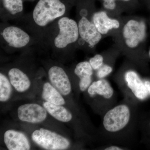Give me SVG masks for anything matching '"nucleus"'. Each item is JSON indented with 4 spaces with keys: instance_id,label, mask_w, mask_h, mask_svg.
Segmentation results:
<instances>
[{
    "instance_id": "nucleus-1",
    "label": "nucleus",
    "mask_w": 150,
    "mask_h": 150,
    "mask_svg": "<svg viewBox=\"0 0 150 150\" xmlns=\"http://www.w3.org/2000/svg\"><path fill=\"white\" fill-rule=\"evenodd\" d=\"M137 108L136 103L125 99L102 115V142L125 147L131 144L137 131Z\"/></svg>"
},
{
    "instance_id": "nucleus-2",
    "label": "nucleus",
    "mask_w": 150,
    "mask_h": 150,
    "mask_svg": "<svg viewBox=\"0 0 150 150\" xmlns=\"http://www.w3.org/2000/svg\"><path fill=\"white\" fill-rule=\"evenodd\" d=\"M87 90L90 97L96 102L98 111L102 116L116 105L115 92L105 79L93 82Z\"/></svg>"
},
{
    "instance_id": "nucleus-3",
    "label": "nucleus",
    "mask_w": 150,
    "mask_h": 150,
    "mask_svg": "<svg viewBox=\"0 0 150 150\" xmlns=\"http://www.w3.org/2000/svg\"><path fill=\"white\" fill-rule=\"evenodd\" d=\"M119 86L125 99L136 103L147 98L149 91L145 81L142 80L138 73L129 70L124 73L121 82H118Z\"/></svg>"
},
{
    "instance_id": "nucleus-4",
    "label": "nucleus",
    "mask_w": 150,
    "mask_h": 150,
    "mask_svg": "<svg viewBox=\"0 0 150 150\" xmlns=\"http://www.w3.org/2000/svg\"><path fill=\"white\" fill-rule=\"evenodd\" d=\"M66 9L60 0H39L33 10V19L38 25L44 26L64 15Z\"/></svg>"
},
{
    "instance_id": "nucleus-5",
    "label": "nucleus",
    "mask_w": 150,
    "mask_h": 150,
    "mask_svg": "<svg viewBox=\"0 0 150 150\" xmlns=\"http://www.w3.org/2000/svg\"><path fill=\"white\" fill-rule=\"evenodd\" d=\"M31 138L37 145L46 150H65L70 145V142L66 138L43 128L34 131Z\"/></svg>"
},
{
    "instance_id": "nucleus-6",
    "label": "nucleus",
    "mask_w": 150,
    "mask_h": 150,
    "mask_svg": "<svg viewBox=\"0 0 150 150\" xmlns=\"http://www.w3.org/2000/svg\"><path fill=\"white\" fill-rule=\"evenodd\" d=\"M59 33L54 40L55 46L62 48L77 40L79 31L78 25L74 20L63 17L59 20Z\"/></svg>"
},
{
    "instance_id": "nucleus-7",
    "label": "nucleus",
    "mask_w": 150,
    "mask_h": 150,
    "mask_svg": "<svg viewBox=\"0 0 150 150\" xmlns=\"http://www.w3.org/2000/svg\"><path fill=\"white\" fill-rule=\"evenodd\" d=\"M123 35L126 45L131 48L137 47L144 41L146 36V26L144 21H129L124 25Z\"/></svg>"
},
{
    "instance_id": "nucleus-8",
    "label": "nucleus",
    "mask_w": 150,
    "mask_h": 150,
    "mask_svg": "<svg viewBox=\"0 0 150 150\" xmlns=\"http://www.w3.org/2000/svg\"><path fill=\"white\" fill-rule=\"evenodd\" d=\"M45 108L36 103H28L18 107V114L21 121L36 123L43 122L47 117Z\"/></svg>"
},
{
    "instance_id": "nucleus-9",
    "label": "nucleus",
    "mask_w": 150,
    "mask_h": 150,
    "mask_svg": "<svg viewBox=\"0 0 150 150\" xmlns=\"http://www.w3.org/2000/svg\"><path fill=\"white\" fill-rule=\"evenodd\" d=\"M48 76L51 83L64 96L69 94L71 85L67 74L61 67H53L48 71Z\"/></svg>"
},
{
    "instance_id": "nucleus-10",
    "label": "nucleus",
    "mask_w": 150,
    "mask_h": 150,
    "mask_svg": "<svg viewBox=\"0 0 150 150\" xmlns=\"http://www.w3.org/2000/svg\"><path fill=\"white\" fill-rule=\"evenodd\" d=\"M78 28L81 38L88 43L90 47H93L101 40V33L98 32L93 23L85 17L80 20Z\"/></svg>"
},
{
    "instance_id": "nucleus-11",
    "label": "nucleus",
    "mask_w": 150,
    "mask_h": 150,
    "mask_svg": "<svg viewBox=\"0 0 150 150\" xmlns=\"http://www.w3.org/2000/svg\"><path fill=\"white\" fill-rule=\"evenodd\" d=\"M8 45L14 48L24 47L29 43V35L19 28L9 26L6 28L1 33Z\"/></svg>"
},
{
    "instance_id": "nucleus-12",
    "label": "nucleus",
    "mask_w": 150,
    "mask_h": 150,
    "mask_svg": "<svg viewBox=\"0 0 150 150\" xmlns=\"http://www.w3.org/2000/svg\"><path fill=\"white\" fill-rule=\"evenodd\" d=\"M4 141L9 150H28L30 149V145L25 135L14 130H8L5 132Z\"/></svg>"
},
{
    "instance_id": "nucleus-13",
    "label": "nucleus",
    "mask_w": 150,
    "mask_h": 150,
    "mask_svg": "<svg viewBox=\"0 0 150 150\" xmlns=\"http://www.w3.org/2000/svg\"><path fill=\"white\" fill-rule=\"evenodd\" d=\"M93 23L98 32L101 34H105L110 30L117 29L120 26L118 20L110 18L105 11H100L94 14Z\"/></svg>"
},
{
    "instance_id": "nucleus-14",
    "label": "nucleus",
    "mask_w": 150,
    "mask_h": 150,
    "mask_svg": "<svg viewBox=\"0 0 150 150\" xmlns=\"http://www.w3.org/2000/svg\"><path fill=\"white\" fill-rule=\"evenodd\" d=\"M74 73L80 79L79 87L81 91H86L92 83L93 69L89 62H83L78 64L75 68Z\"/></svg>"
},
{
    "instance_id": "nucleus-15",
    "label": "nucleus",
    "mask_w": 150,
    "mask_h": 150,
    "mask_svg": "<svg viewBox=\"0 0 150 150\" xmlns=\"http://www.w3.org/2000/svg\"><path fill=\"white\" fill-rule=\"evenodd\" d=\"M10 81L17 91L23 92L29 89L30 81L27 75L17 68H13L8 73Z\"/></svg>"
},
{
    "instance_id": "nucleus-16",
    "label": "nucleus",
    "mask_w": 150,
    "mask_h": 150,
    "mask_svg": "<svg viewBox=\"0 0 150 150\" xmlns=\"http://www.w3.org/2000/svg\"><path fill=\"white\" fill-rule=\"evenodd\" d=\"M43 105L47 112L58 121L68 122L72 119V114L62 105L46 102L44 103Z\"/></svg>"
},
{
    "instance_id": "nucleus-17",
    "label": "nucleus",
    "mask_w": 150,
    "mask_h": 150,
    "mask_svg": "<svg viewBox=\"0 0 150 150\" xmlns=\"http://www.w3.org/2000/svg\"><path fill=\"white\" fill-rule=\"evenodd\" d=\"M42 97L46 102L58 105H63L65 101L61 93L49 83H44L43 86Z\"/></svg>"
},
{
    "instance_id": "nucleus-18",
    "label": "nucleus",
    "mask_w": 150,
    "mask_h": 150,
    "mask_svg": "<svg viewBox=\"0 0 150 150\" xmlns=\"http://www.w3.org/2000/svg\"><path fill=\"white\" fill-rule=\"evenodd\" d=\"M12 88L11 83L6 76L0 74V101H7L11 96Z\"/></svg>"
},
{
    "instance_id": "nucleus-19",
    "label": "nucleus",
    "mask_w": 150,
    "mask_h": 150,
    "mask_svg": "<svg viewBox=\"0 0 150 150\" xmlns=\"http://www.w3.org/2000/svg\"><path fill=\"white\" fill-rule=\"evenodd\" d=\"M4 6L12 14L21 12L23 9L22 0H2Z\"/></svg>"
},
{
    "instance_id": "nucleus-20",
    "label": "nucleus",
    "mask_w": 150,
    "mask_h": 150,
    "mask_svg": "<svg viewBox=\"0 0 150 150\" xmlns=\"http://www.w3.org/2000/svg\"><path fill=\"white\" fill-rule=\"evenodd\" d=\"M103 62L104 59L103 56L100 54H96L90 59L89 62L93 70L97 71L104 64Z\"/></svg>"
},
{
    "instance_id": "nucleus-21",
    "label": "nucleus",
    "mask_w": 150,
    "mask_h": 150,
    "mask_svg": "<svg viewBox=\"0 0 150 150\" xmlns=\"http://www.w3.org/2000/svg\"><path fill=\"white\" fill-rule=\"evenodd\" d=\"M112 71V68L111 66L104 64L97 71L96 76L99 79H104L111 74Z\"/></svg>"
},
{
    "instance_id": "nucleus-22",
    "label": "nucleus",
    "mask_w": 150,
    "mask_h": 150,
    "mask_svg": "<svg viewBox=\"0 0 150 150\" xmlns=\"http://www.w3.org/2000/svg\"><path fill=\"white\" fill-rule=\"evenodd\" d=\"M103 1H104L103 6H104L105 8L110 10H112L115 8V6H116L115 1L116 0H103ZM121 1H128L130 0H121Z\"/></svg>"
},
{
    "instance_id": "nucleus-23",
    "label": "nucleus",
    "mask_w": 150,
    "mask_h": 150,
    "mask_svg": "<svg viewBox=\"0 0 150 150\" xmlns=\"http://www.w3.org/2000/svg\"><path fill=\"white\" fill-rule=\"evenodd\" d=\"M103 150H123L126 149V148L119 145L111 144L107 145L106 147L102 148Z\"/></svg>"
},
{
    "instance_id": "nucleus-24",
    "label": "nucleus",
    "mask_w": 150,
    "mask_h": 150,
    "mask_svg": "<svg viewBox=\"0 0 150 150\" xmlns=\"http://www.w3.org/2000/svg\"><path fill=\"white\" fill-rule=\"evenodd\" d=\"M145 83L146 86L147 88L149 91V93L150 95V82L148 81H145Z\"/></svg>"
},
{
    "instance_id": "nucleus-25",
    "label": "nucleus",
    "mask_w": 150,
    "mask_h": 150,
    "mask_svg": "<svg viewBox=\"0 0 150 150\" xmlns=\"http://www.w3.org/2000/svg\"><path fill=\"white\" fill-rule=\"evenodd\" d=\"M149 56L150 57V49L149 50Z\"/></svg>"
},
{
    "instance_id": "nucleus-26",
    "label": "nucleus",
    "mask_w": 150,
    "mask_h": 150,
    "mask_svg": "<svg viewBox=\"0 0 150 150\" xmlns=\"http://www.w3.org/2000/svg\"><path fill=\"white\" fill-rule=\"evenodd\" d=\"M149 125H150V121Z\"/></svg>"
}]
</instances>
